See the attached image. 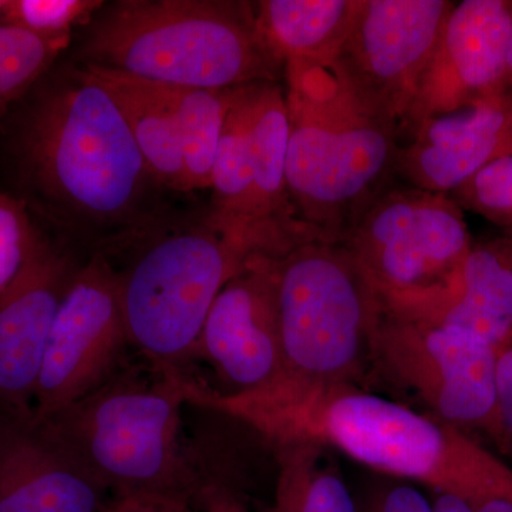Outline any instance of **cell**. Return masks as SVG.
<instances>
[{
    "mask_svg": "<svg viewBox=\"0 0 512 512\" xmlns=\"http://www.w3.org/2000/svg\"><path fill=\"white\" fill-rule=\"evenodd\" d=\"M3 160L12 195L83 241L148 227L161 187L107 87L80 64H55L9 110Z\"/></svg>",
    "mask_w": 512,
    "mask_h": 512,
    "instance_id": "6da1fadb",
    "label": "cell"
},
{
    "mask_svg": "<svg viewBox=\"0 0 512 512\" xmlns=\"http://www.w3.org/2000/svg\"><path fill=\"white\" fill-rule=\"evenodd\" d=\"M185 402L241 421L276 448L315 443L363 466L471 501L512 503V468L456 426L360 389L359 384L279 376L222 393L181 377Z\"/></svg>",
    "mask_w": 512,
    "mask_h": 512,
    "instance_id": "7a4b0ae2",
    "label": "cell"
},
{
    "mask_svg": "<svg viewBox=\"0 0 512 512\" xmlns=\"http://www.w3.org/2000/svg\"><path fill=\"white\" fill-rule=\"evenodd\" d=\"M86 26L79 64L144 82L228 90L285 74L259 32L254 3L120 0Z\"/></svg>",
    "mask_w": 512,
    "mask_h": 512,
    "instance_id": "3957f363",
    "label": "cell"
},
{
    "mask_svg": "<svg viewBox=\"0 0 512 512\" xmlns=\"http://www.w3.org/2000/svg\"><path fill=\"white\" fill-rule=\"evenodd\" d=\"M285 79L289 200L313 237L342 242L393 187L399 131L353 104L326 64L293 60L285 64Z\"/></svg>",
    "mask_w": 512,
    "mask_h": 512,
    "instance_id": "277c9868",
    "label": "cell"
},
{
    "mask_svg": "<svg viewBox=\"0 0 512 512\" xmlns=\"http://www.w3.org/2000/svg\"><path fill=\"white\" fill-rule=\"evenodd\" d=\"M180 376L121 366L83 399L42 419L111 495L197 500L204 480L184 448Z\"/></svg>",
    "mask_w": 512,
    "mask_h": 512,
    "instance_id": "5b68a950",
    "label": "cell"
},
{
    "mask_svg": "<svg viewBox=\"0 0 512 512\" xmlns=\"http://www.w3.org/2000/svg\"><path fill=\"white\" fill-rule=\"evenodd\" d=\"M264 238L207 212L198 224L163 235L119 272L130 346L148 366L187 375L212 303L256 258H276Z\"/></svg>",
    "mask_w": 512,
    "mask_h": 512,
    "instance_id": "8992f818",
    "label": "cell"
},
{
    "mask_svg": "<svg viewBox=\"0 0 512 512\" xmlns=\"http://www.w3.org/2000/svg\"><path fill=\"white\" fill-rule=\"evenodd\" d=\"M284 370L308 382L357 384L370 359L376 298L342 242L313 239L276 261Z\"/></svg>",
    "mask_w": 512,
    "mask_h": 512,
    "instance_id": "52a82bcc",
    "label": "cell"
},
{
    "mask_svg": "<svg viewBox=\"0 0 512 512\" xmlns=\"http://www.w3.org/2000/svg\"><path fill=\"white\" fill-rule=\"evenodd\" d=\"M342 244L382 305L434 291L474 247L463 208L450 195L412 185L384 192Z\"/></svg>",
    "mask_w": 512,
    "mask_h": 512,
    "instance_id": "ba28073f",
    "label": "cell"
},
{
    "mask_svg": "<svg viewBox=\"0 0 512 512\" xmlns=\"http://www.w3.org/2000/svg\"><path fill=\"white\" fill-rule=\"evenodd\" d=\"M370 360L457 429L500 440L497 355L491 343L464 332L402 318L376 302L369 333Z\"/></svg>",
    "mask_w": 512,
    "mask_h": 512,
    "instance_id": "9c48e42d",
    "label": "cell"
},
{
    "mask_svg": "<svg viewBox=\"0 0 512 512\" xmlns=\"http://www.w3.org/2000/svg\"><path fill=\"white\" fill-rule=\"evenodd\" d=\"M454 2L359 0L342 45L326 66L373 119L402 130Z\"/></svg>",
    "mask_w": 512,
    "mask_h": 512,
    "instance_id": "30bf717a",
    "label": "cell"
},
{
    "mask_svg": "<svg viewBox=\"0 0 512 512\" xmlns=\"http://www.w3.org/2000/svg\"><path fill=\"white\" fill-rule=\"evenodd\" d=\"M128 348L119 272L106 256L93 255L74 275L53 322L36 414L50 416L93 392L124 366Z\"/></svg>",
    "mask_w": 512,
    "mask_h": 512,
    "instance_id": "8fae6325",
    "label": "cell"
},
{
    "mask_svg": "<svg viewBox=\"0 0 512 512\" xmlns=\"http://www.w3.org/2000/svg\"><path fill=\"white\" fill-rule=\"evenodd\" d=\"M276 261L249 262L222 288L202 326L195 359L234 387L229 393L264 387L284 370Z\"/></svg>",
    "mask_w": 512,
    "mask_h": 512,
    "instance_id": "7c38bea8",
    "label": "cell"
},
{
    "mask_svg": "<svg viewBox=\"0 0 512 512\" xmlns=\"http://www.w3.org/2000/svg\"><path fill=\"white\" fill-rule=\"evenodd\" d=\"M82 264L40 231L22 271L0 293V410L33 409L53 322Z\"/></svg>",
    "mask_w": 512,
    "mask_h": 512,
    "instance_id": "4fadbf2b",
    "label": "cell"
},
{
    "mask_svg": "<svg viewBox=\"0 0 512 512\" xmlns=\"http://www.w3.org/2000/svg\"><path fill=\"white\" fill-rule=\"evenodd\" d=\"M511 20L507 0L454 3L402 130L431 114L503 94Z\"/></svg>",
    "mask_w": 512,
    "mask_h": 512,
    "instance_id": "5bb4252c",
    "label": "cell"
},
{
    "mask_svg": "<svg viewBox=\"0 0 512 512\" xmlns=\"http://www.w3.org/2000/svg\"><path fill=\"white\" fill-rule=\"evenodd\" d=\"M110 498L35 409L0 410V512H101Z\"/></svg>",
    "mask_w": 512,
    "mask_h": 512,
    "instance_id": "9a60e30c",
    "label": "cell"
},
{
    "mask_svg": "<svg viewBox=\"0 0 512 512\" xmlns=\"http://www.w3.org/2000/svg\"><path fill=\"white\" fill-rule=\"evenodd\" d=\"M399 175L419 190H458L485 165L512 154V99L503 94L404 127Z\"/></svg>",
    "mask_w": 512,
    "mask_h": 512,
    "instance_id": "2e32d148",
    "label": "cell"
},
{
    "mask_svg": "<svg viewBox=\"0 0 512 512\" xmlns=\"http://www.w3.org/2000/svg\"><path fill=\"white\" fill-rule=\"evenodd\" d=\"M380 308L464 330L498 349L512 335V266L494 241L474 245L460 268L434 291Z\"/></svg>",
    "mask_w": 512,
    "mask_h": 512,
    "instance_id": "e0dca14e",
    "label": "cell"
},
{
    "mask_svg": "<svg viewBox=\"0 0 512 512\" xmlns=\"http://www.w3.org/2000/svg\"><path fill=\"white\" fill-rule=\"evenodd\" d=\"M266 45L282 63H329L352 25L359 0H264L255 3Z\"/></svg>",
    "mask_w": 512,
    "mask_h": 512,
    "instance_id": "ac0fdd59",
    "label": "cell"
},
{
    "mask_svg": "<svg viewBox=\"0 0 512 512\" xmlns=\"http://www.w3.org/2000/svg\"><path fill=\"white\" fill-rule=\"evenodd\" d=\"M83 66V64H80ZM119 104L148 170L161 187L184 191V163L177 121L157 84L97 66H83Z\"/></svg>",
    "mask_w": 512,
    "mask_h": 512,
    "instance_id": "d6986e66",
    "label": "cell"
},
{
    "mask_svg": "<svg viewBox=\"0 0 512 512\" xmlns=\"http://www.w3.org/2000/svg\"><path fill=\"white\" fill-rule=\"evenodd\" d=\"M272 512H360L329 448L315 443L279 447Z\"/></svg>",
    "mask_w": 512,
    "mask_h": 512,
    "instance_id": "ffe728a7",
    "label": "cell"
},
{
    "mask_svg": "<svg viewBox=\"0 0 512 512\" xmlns=\"http://www.w3.org/2000/svg\"><path fill=\"white\" fill-rule=\"evenodd\" d=\"M177 121L184 163V191L211 190L212 168L232 89L161 86Z\"/></svg>",
    "mask_w": 512,
    "mask_h": 512,
    "instance_id": "44dd1931",
    "label": "cell"
},
{
    "mask_svg": "<svg viewBox=\"0 0 512 512\" xmlns=\"http://www.w3.org/2000/svg\"><path fill=\"white\" fill-rule=\"evenodd\" d=\"M70 39H46L0 25V121L59 62Z\"/></svg>",
    "mask_w": 512,
    "mask_h": 512,
    "instance_id": "7402d4cb",
    "label": "cell"
},
{
    "mask_svg": "<svg viewBox=\"0 0 512 512\" xmlns=\"http://www.w3.org/2000/svg\"><path fill=\"white\" fill-rule=\"evenodd\" d=\"M100 0H9L5 25L46 39L72 37L74 28L92 22Z\"/></svg>",
    "mask_w": 512,
    "mask_h": 512,
    "instance_id": "603a6c76",
    "label": "cell"
},
{
    "mask_svg": "<svg viewBox=\"0 0 512 512\" xmlns=\"http://www.w3.org/2000/svg\"><path fill=\"white\" fill-rule=\"evenodd\" d=\"M463 210H470L512 234V154L498 158L451 192Z\"/></svg>",
    "mask_w": 512,
    "mask_h": 512,
    "instance_id": "cb8c5ba5",
    "label": "cell"
},
{
    "mask_svg": "<svg viewBox=\"0 0 512 512\" xmlns=\"http://www.w3.org/2000/svg\"><path fill=\"white\" fill-rule=\"evenodd\" d=\"M39 234L28 205L0 192V293L22 271Z\"/></svg>",
    "mask_w": 512,
    "mask_h": 512,
    "instance_id": "d4e9b609",
    "label": "cell"
},
{
    "mask_svg": "<svg viewBox=\"0 0 512 512\" xmlns=\"http://www.w3.org/2000/svg\"><path fill=\"white\" fill-rule=\"evenodd\" d=\"M497 406L500 423L498 450L512 456V335L497 355Z\"/></svg>",
    "mask_w": 512,
    "mask_h": 512,
    "instance_id": "484cf974",
    "label": "cell"
},
{
    "mask_svg": "<svg viewBox=\"0 0 512 512\" xmlns=\"http://www.w3.org/2000/svg\"><path fill=\"white\" fill-rule=\"evenodd\" d=\"M360 512H434L431 498L410 483L386 484L370 495Z\"/></svg>",
    "mask_w": 512,
    "mask_h": 512,
    "instance_id": "4316f807",
    "label": "cell"
},
{
    "mask_svg": "<svg viewBox=\"0 0 512 512\" xmlns=\"http://www.w3.org/2000/svg\"><path fill=\"white\" fill-rule=\"evenodd\" d=\"M101 512H204L194 498L183 495H111Z\"/></svg>",
    "mask_w": 512,
    "mask_h": 512,
    "instance_id": "83f0119b",
    "label": "cell"
},
{
    "mask_svg": "<svg viewBox=\"0 0 512 512\" xmlns=\"http://www.w3.org/2000/svg\"><path fill=\"white\" fill-rule=\"evenodd\" d=\"M197 504L204 512H251L235 491L214 481L202 483Z\"/></svg>",
    "mask_w": 512,
    "mask_h": 512,
    "instance_id": "f1b7e54d",
    "label": "cell"
},
{
    "mask_svg": "<svg viewBox=\"0 0 512 512\" xmlns=\"http://www.w3.org/2000/svg\"><path fill=\"white\" fill-rule=\"evenodd\" d=\"M434 512H512V503L507 500L471 501L456 495L431 493Z\"/></svg>",
    "mask_w": 512,
    "mask_h": 512,
    "instance_id": "f546056e",
    "label": "cell"
},
{
    "mask_svg": "<svg viewBox=\"0 0 512 512\" xmlns=\"http://www.w3.org/2000/svg\"><path fill=\"white\" fill-rule=\"evenodd\" d=\"M503 96L510 97V99H512V20H511L510 46H508V56H507V72H505Z\"/></svg>",
    "mask_w": 512,
    "mask_h": 512,
    "instance_id": "4dcf8cb0",
    "label": "cell"
},
{
    "mask_svg": "<svg viewBox=\"0 0 512 512\" xmlns=\"http://www.w3.org/2000/svg\"><path fill=\"white\" fill-rule=\"evenodd\" d=\"M494 244L503 252L512 266V234H504V237L494 239Z\"/></svg>",
    "mask_w": 512,
    "mask_h": 512,
    "instance_id": "1f68e13d",
    "label": "cell"
},
{
    "mask_svg": "<svg viewBox=\"0 0 512 512\" xmlns=\"http://www.w3.org/2000/svg\"><path fill=\"white\" fill-rule=\"evenodd\" d=\"M9 0H0V25H5L6 9H8Z\"/></svg>",
    "mask_w": 512,
    "mask_h": 512,
    "instance_id": "d6a6232c",
    "label": "cell"
}]
</instances>
